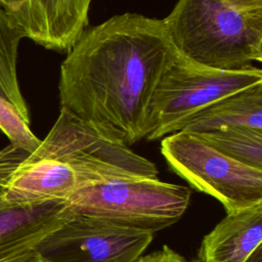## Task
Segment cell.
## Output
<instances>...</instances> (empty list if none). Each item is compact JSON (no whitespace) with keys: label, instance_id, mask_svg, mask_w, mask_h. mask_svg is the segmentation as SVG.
I'll use <instances>...</instances> for the list:
<instances>
[{"label":"cell","instance_id":"cell-1","mask_svg":"<svg viewBox=\"0 0 262 262\" xmlns=\"http://www.w3.org/2000/svg\"><path fill=\"white\" fill-rule=\"evenodd\" d=\"M177 54L160 18L126 12L86 28L60 66V107L129 146L146 137L152 94Z\"/></svg>","mask_w":262,"mask_h":262},{"label":"cell","instance_id":"cell-2","mask_svg":"<svg viewBox=\"0 0 262 262\" xmlns=\"http://www.w3.org/2000/svg\"><path fill=\"white\" fill-rule=\"evenodd\" d=\"M158 174L152 162L60 107L36 150L0 176V193L18 202L68 199L85 187Z\"/></svg>","mask_w":262,"mask_h":262},{"label":"cell","instance_id":"cell-3","mask_svg":"<svg viewBox=\"0 0 262 262\" xmlns=\"http://www.w3.org/2000/svg\"><path fill=\"white\" fill-rule=\"evenodd\" d=\"M176 50L214 69L239 70L262 60V9L222 0H178L163 19Z\"/></svg>","mask_w":262,"mask_h":262},{"label":"cell","instance_id":"cell-4","mask_svg":"<svg viewBox=\"0 0 262 262\" xmlns=\"http://www.w3.org/2000/svg\"><path fill=\"white\" fill-rule=\"evenodd\" d=\"M258 83H262V71L253 64L220 70L193 62L178 52L152 94L145 139L156 140L178 132L205 107Z\"/></svg>","mask_w":262,"mask_h":262},{"label":"cell","instance_id":"cell-5","mask_svg":"<svg viewBox=\"0 0 262 262\" xmlns=\"http://www.w3.org/2000/svg\"><path fill=\"white\" fill-rule=\"evenodd\" d=\"M66 200L74 212L155 233L183 216L190 189L158 177H143L85 187Z\"/></svg>","mask_w":262,"mask_h":262},{"label":"cell","instance_id":"cell-6","mask_svg":"<svg viewBox=\"0 0 262 262\" xmlns=\"http://www.w3.org/2000/svg\"><path fill=\"white\" fill-rule=\"evenodd\" d=\"M161 152L174 173L220 202L226 213L262 203V170L225 156L194 133L163 137Z\"/></svg>","mask_w":262,"mask_h":262},{"label":"cell","instance_id":"cell-7","mask_svg":"<svg viewBox=\"0 0 262 262\" xmlns=\"http://www.w3.org/2000/svg\"><path fill=\"white\" fill-rule=\"evenodd\" d=\"M154 232L74 212L36 252L48 262H136Z\"/></svg>","mask_w":262,"mask_h":262},{"label":"cell","instance_id":"cell-8","mask_svg":"<svg viewBox=\"0 0 262 262\" xmlns=\"http://www.w3.org/2000/svg\"><path fill=\"white\" fill-rule=\"evenodd\" d=\"M92 0H0L25 38L58 52H67L88 26Z\"/></svg>","mask_w":262,"mask_h":262},{"label":"cell","instance_id":"cell-9","mask_svg":"<svg viewBox=\"0 0 262 262\" xmlns=\"http://www.w3.org/2000/svg\"><path fill=\"white\" fill-rule=\"evenodd\" d=\"M73 213L66 199L18 202L0 193V262L37 251Z\"/></svg>","mask_w":262,"mask_h":262},{"label":"cell","instance_id":"cell-10","mask_svg":"<svg viewBox=\"0 0 262 262\" xmlns=\"http://www.w3.org/2000/svg\"><path fill=\"white\" fill-rule=\"evenodd\" d=\"M200 262H262V203L230 213L207 233Z\"/></svg>","mask_w":262,"mask_h":262},{"label":"cell","instance_id":"cell-11","mask_svg":"<svg viewBox=\"0 0 262 262\" xmlns=\"http://www.w3.org/2000/svg\"><path fill=\"white\" fill-rule=\"evenodd\" d=\"M228 127L262 130V83L215 101L193 116L180 131L198 134Z\"/></svg>","mask_w":262,"mask_h":262},{"label":"cell","instance_id":"cell-12","mask_svg":"<svg viewBox=\"0 0 262 262\" xmlns=\"http://www.w3.org/2000/svg\"><path fill=\"white\" fill-rule=\"evenodd\" d=\"M24 33L12 25L0 7V95L9 100L30 124V113L17 79L18 46Z\"/></svg>","mask_w":262,"mask_h":262},{"label":"cell","instance_id":"cell-13","mask_svg":"<svg viewBox=\"0 0 262 262\" xmlns=\"http://www.w3.org/2000/svg\"><path fill=\"white\" fill-rule=\"evenodd\" d=\"M196 135L225 156L262 170V130L228 127Z\"/></svg>","mask_w":262,"mask_h":262},{"label":"cell","instance_id":"cell-14","mask_svg":"<svg viewBox=\"0 0 262 262\" xmlns=\"http://www.w3.org/2000/svg\"><path fill=\"white\" fill-rule=\"evenodd\" d=\"M0 129L8 137L10 144L29 154L36 150L41 140L32 132L15 106L0 95Z\"/></svg>","mask_w":262,"mask_h":262},{"label":"cell","instance_id":"cell-15","mask_svg":"<svg viewBox=\"0 0 262 262\" xmlns=\"http://www.w3.org/2000/svg\"><path fill=\"white\" fill-rule=\"evenodd\" d=\"M136 262H186L185 259L170 249L168 246H164L161 250L152 252L147 255H142Z\"/></svg>","mask_w":262,"mask_h":262},{"label":"cell","instance_id":"cell-16","mask_svg":"<svg viewBox=\"0 0 262 262\" xmlns=\"http://www.w3.org/2000/svg\"><path fill=\"white\" fill-rule=\"evenodd\" d=\"M222 1L241 10L262 9V0H222Z\"/></svg>","mask_w":262,"mask_h":262},{"label":"cell","instance_id":"cell-17","mask_svg":"<svg viewBox=\"0 0 262 262\" xmlns=\"http://www.w3.org/2000/svg\"><path fill=\"white\" fill-rule=\"evenodd\" d=\"M20 262H48V261L40 253L35 251L27 255Z\"/></svg>","mask_w":262,"mask_h":262}]
</instances>
